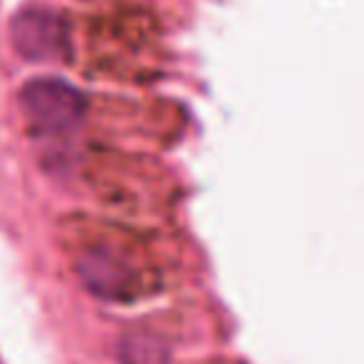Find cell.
<instances>
[{
  "instance_id": "277c9868",
  "label": "cell",
  "mask_w": 364,
  "mask_h": 364,
  "mask_svg": "<svg viewBox=\"0 0 364 364\" xmlns=\"http://www.w3.org/2000/svg\"><path fill=\"white\" fill-rule=\"evenodd\" d=\"M120 364H172L170 349L160 337L150 332H127L117 344Z\"/></svg>"
},
{
  "instance_id": "6da1fadb",
  "label": "cell",
  "mask_w": 364,
  "mask_h": 364,
  "mask_svg": "<svg viewBox=\"0 0 364 364\" xmlns=\"http://www.w3.org/2000/svg\"><path fill=\"white\" fill-rule=\"evenodd\" d=\"M21 105L31 130L46 137L70 135L82 125L87 110L85 95L58 77L31 80L21 92Z\"/></svg>"
},
{
  "instance_id": "3957f363",
  "label": "cell",
  "mask_w": 364,
  "mask_h": 364,
  "mask_svg": "<svg viewBox=\"0 0 364 364\" xmlns=\"http://www.w3.org/2000/svg\"><path fill=\"white\" fill-rule=\"evenodd\" d=\"M77 272L82 284L90 289L95 297L110 299V302H125L140 292V274L127 259L110 250H90L77 262Z\"/></svg>"
},
{
  "instance_id": "7a4b0ae2",
  "label": "cell",
  "mask_w": 364,
  "mask_h": 364,
  "mask_svg": "<svg viewBox=\"0 0 364 364\" xmlns=\"http://www.w3.org/2000/svg\"><path fill=\"white\" fill-rule=\"evenodd\" d=\"M11 41L18 55L33 63L55 60L70 53V26L60 13L28 8L11 26Z\"/></svg>"
}]
</instances>
